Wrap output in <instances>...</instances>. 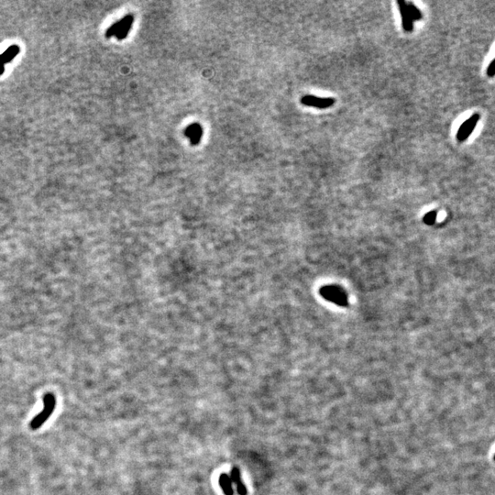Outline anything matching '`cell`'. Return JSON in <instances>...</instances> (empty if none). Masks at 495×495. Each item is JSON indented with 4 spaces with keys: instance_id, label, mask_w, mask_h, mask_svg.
I'll return each instance as SVG.
<instances>
[{
    "instance_id": "7c38bea8",
    "label": "cell",
    "mask_w": 495,
    "mask_h": 495,
    "mask_svg": "<svg viewBox=\"0 0 495 495\" xmlns=\"http://www.w3.org/2000/svg\"><path fill=\"white\" fill-rule=\"evenodd\" d=\"M437 216H438L437 211H430L429 213H428V214L425 216V223L428 225L434 224L435 221H436V220H437Z\"/></svg>"
},
{
    "instance_id": "7a4b0ae2",
    "label": "cell",
    "mask_w": 495,
    "mask_h": 495,
    "mask_svg": "<svg viewBox=\"0 0 495 495\" xmlns=\"http://www.w3.org/2000/svg\"><path fill=\"white\" fill-rule=\"evenodd\" d=\"M133 21H134V17L131 14H128L126 17H124L122 20L114 23L107 30L106 36L107 38L116 36L118 40L125 39L128 35L131 26H132Z\"/></svg>"
},
{
    "instance_id": "52a82bcc",
    "label": "cell",
    "mask_w": 495,
    "mask_h": 495,
    "mask_svg": "<svg viewBox=\"0 0 495 495\" xmlns=\"http://www.w3.org/2000/svg\"><path fill=\"white\" fill-rule=\"evenodd\" d=\"M20 51H21L20 47L18 45H12L9 49H7L2 54H0V76H2L5 71L4 65L6 63L12 61L19 54Z\"/></svg>"
},
{
    "instance_id": "5b68a950",
    "label": "cell",
    "mask_w": 495,
    "mask_h": 495,
    "mask_svg": "<svg viewBox=\"0 0 495 495\" xmlns=\"http://www.w3.org/2000/svg\"><path fill=\"white\" fill-rule=\"evenodd\" d=\"M301 103L307 107H317V108H327L334 105L335 100L333 98H320L311 95H307L301 98Z\"/></svg>"
},
{
    "instance_id": "4fadbf2b",
    "label": "cell",
    "mask_w": 495,
    "mask_h": 495,
    "mask_svg": "<svg viewBox=\"0 0 495 495\" xmlns=\"http://www.w3.org/2000/svg\"><path fill=\"white\" fill-rule=\"evenodd\" d=\"M487 76L489 77H493L495 76V58L491 61L488 69H487Z\"/></svg>"
},
{
    "instance_id": "277c9868",
    "label": "cell",
    "mask_w": 495,
    "mask_h": 495,
    "mask_svg": "<svg viewBox=\"0 0 495 495\" xmlns=\"http://www.w3.org/2000/svg\"><path fill=\"white\" fill-rule=\"evenodd\" d=\"M479 120H480V116L478 114H474L464 123H462V125L459 128V131L457 133L458 140L464 142L469 138L475 127L477 126V123L479 122Z\"/></svg>"
},
{
    "instance_id": "30bf717a",
    "label": "cell",
    "mask_w": 495,
    "mask_h": 495,
    "mask_svg": "<svg viewBox=\"0 0 495 495\" xmlns=\"http://www.w3.org/2000/svg\"><path fill=\"white\" fill-rule=\"evenodd\" d=\"M220 484L224 491L225 495H234L233 482L229 475L224 473L220 476Z\"/></svg>"
},
{
    "instance_id": "8fae6325",
    "label": "cell",
    "mask_w": 495,
    "mask_h": 495,
    "mask_svg": "<svg viewBox=\"0 0 495 495\" xmlns=\"http://www.w3.org/2000/svg\"><path fill=\"white\" fill-rule=\"evenodd\" d=\"M407 10L409 14L411 16V19L413 21H420L422 20V13L419 11L418 8L416 6L413 5V3H407Z\"/></svg>"
},
{
    "instance_id": "9c48e42d",
    "label": "cell",
    "mask_w": 495,
    "mask_h": 495,
    "mask_svg": "<svg viewBox=\"0 0 495 495\" xmlns=\"http://www.w3.org/2000/svg\"><path fill=\"white\" fill-rule=\"evenodd\" d=\"M230 478H231L232 482L236 485V488H237V491H238V493H239L240 495L247 494L246 487L244 486V484H243L242 480H241L240 470H239L238 468H233V469H232V470H231Z\"/></svg>"
},
{
    "instance_id": "ba28073f",
    "label": "cell",
    "mask_w": 495,
    "mask_h": 495,
    "mask_svg": "<svg viewBox=\"0 0 495 495\" xmlns=\"http://www.w3.org/2000/svg\"><path fill=\"white\" fill-rule=\"evenodd\" d=\"M185 135L188 137L192 144L196 145L201 140L202 135H203V129L201 128L199 124L194 123V124L190 125L188 128L185 129Z\"/></svg>"
},
{
    "instance_id": "8992f818",
    "label": "cell",
    "mask_w": 495,
    "mask_h": 495,
    "mask_svg": "<svg viewBox=\"0 0 495 495\" xmlns=\"http://www.w3.org/2000/svg\"><path fill=\"white\" fill-rule=\"evenodd\" d=\"M397 4H398L401 18H402L403 30L406 32L413 31V21L411 19V16L409 14L408 10H407V3L404 1H398Z\"/></svg>"
},
{
    "instance_id": "6da1fadb",
    "label": "cell",
    "mask_w": 495,
    "mask_h": 495,
    "mask_svg": "<svg viewBox=\"0 0 495 495\" xmlns=\"http://www.w3.org/2000/svg\"><path fill=\"white\" fill-rule=\"evenodd\" d=\"M56 405V399L52 393H46L43 396V409L41 413L36 415L31 422V429H40L42 425L46 422L48 418L51 416Z\"/></svg>"
},
{
    "instance_id": "5bb4252c",
    "label": "cell",
    "mask_w": 495,
    "mask_h": 495,
    "mask_svg": "<svg viewBox=\"0 0 495 495\" xmlns=\"http://www.w3.org/2000/svg\"><path fill=\"white\" fill-rule=\"evenodd\" d=\"M493 460H494L495 461V455H494V458H493Z\"/></svg>"
},
{
    "instance_id": "3957f363",
    "label": "cell",
    "mask_w": 495,
    "mask_h": 495,
    "mask_svg": "<svg viewBox=\"0 0 495 495\" xmlns=\"http://www.w3.org/2000/svg\"><path fill=\"white\" fill-rule=\"evenodd\" d=\"M322 296L329 301L334 302L339 306L347 304V297L340 288L337 286H327L321 290Z\"/></svg>"
}]
</instances>
